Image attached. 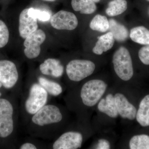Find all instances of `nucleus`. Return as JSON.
Returning a JSON list of instances; mask_svg holds the SVG:
<instances>
[{
    "label": "nucleus",
    "mask_w": 149,
    "mask_h": 149,
    "mask_svg": "<svg viewBox=\"0 0 149 149\" xmlns=\"http://www.w3.org/2000/svg\"><path fill=\"white\" fill-rule=\"evenodd\" d=\"M147 1H149V0H147Z\"/></svg>",
    "instance_id": "nucleus-33"
},
{
    "label": "nucleus",
    "mask_w": 149,
    "mask_h": 149,
    "mask_svg": "<svg viewBox=\"0 0 149 149\" xmlns=\"http://www.w3.org/2000/svg\"><path fill=\"white\" fill-rule=\"evenodd\" d=\"M3 86L2 84V83L0 82V88H1L2 86ZM1 93H0V97L1 96Z\"/></svg>",
    "instance_id": "nucleus-30"
},
{
    "label": "nucleus",
    "mask_w": 149,
    "mask_h": 149,
    "mask_svg": "<svg viewBox=\"0 0 149 149\" xmlns=\"http://www.w3.org/2000/svg\"><path fill=\"white\" fill-rule=\"evenodd\" d=\"M45 1H48L53 2L55 0H45Z\"/></svg>",
    "instance_id": "nucleus-31"
},
{
    "label": "nucleus",
    "mask_w": 149,
    "mask_h": 149,
    "mask_svg": "<svg viewBox=\"0 0 149 149\" xmlns=\"http://www.w3.org/2000/svg\"><path fill=\"white\" fill-rule=\"evenodd\" d=\"M63 114L60 109L53 104H46L33 115L32 122L40 127L61 122Z\"/></svg>",
    "instance_id": "nucleus-5"
},
{
    "label": "nucleus",
    "mask_w": 149,
    "mask_h": 149,
    "mask_svg": "<svg viewBox=\"0 0 149 149\" xmlns=\"http://www.w3.org/2000/svg\"><path fill=\"white\" fill-rule=\"evenodd\" d=\"M112 63L114 72L120 81L127 82L132 79L134 74L133 61L126 48L120 47L115 52Z\"/></svg>",
    "instance_id": "nucleus-2"
},
{
    "label": "nucleus",
    "mask_w": 149,
    "mask_h": 149,
    "mask_svg": "<svg viewBox=\"0 0 149 149\" xmlns=\"http://www.w3.org/2000/svg\"><path fill=\"white\" fill-rule=\"evenodd\" d=\"M20 149H36L37 147L34 144L30 143H25L22 144L19 147Z\"/></svg>",
    "instance_id": "nucleus-28"
},
{
    "label": "nucleus",
    "mask_w": 149,
    "mask_h": 149,
    "mask_svg": "<svg viewBox=\"0 0 149 149\" xmlns=\"http://www.w3.org/2000/svg\"><path fill=\"white\" fill-rule=\"evenodd\" d=\"M84 134L79 130H69L63 133L54 142L53 149H77L82 146Z\"/></svg>",
    "instance_id": "nucleus-7"
},
{
    "label": "nucleus",
    "mask_w": 149,
    "mask_h": 149,
    "mask_svg": "<svg viewBox=\"0 0 149 149\" xmlns=\"http://www.w3.org/2000/svg\"><path fill=\"white\" fill-rule=\"evenodd\" d=\"M45 33L42 29H37L25 38L24 42L25 47L24 54L27 58H36L41 52V45L45 40Z\"/></svg>",
    "instance_id": "nucleus-9"
},
{
    "label": "nucleus",
    "mask_w": 149,
    "mask_h": 149,
    "mask_svg": "<svg viewBox=\"0 0 149 149\" xmlns=\"http://www.w3.org/2000/svg\"><path fill=\"white\" fill-rule=\"evenodd\" d=\"M40 70L43 74L58 78L63 74L64 68L58 60L49 58L40 65Z\"/></svg>",
    "instance_id": "nucleus-14"
},
{
    "label": "nucleus",
    "mask_w": 149,
    "mask_h": 149,
    "mask_svg": "<svg viewBox=\"0 0 149 149\" xmlns=\"http://www.w3.org/2000/svg\"><path fill=\"white\" fill-rule=\"evenodd\" d=\"M139 57L142 63L149 65V45L144 46L139 50Z\"/></svg>",
    "instance_id": "nucleus-26"
},
{
    "label": "nucleus",
    "mask_w": 149,
    "mask_h": 149,
    "mask_svg": "<svg viewBox=\"0 0 149 149\" xmlns=\"http://www.w3.org/2000/svg\"><path fill=\"white\" fill-rule=\"evenodd\" d=\"M127 9L126 0H112L109 3L106 13L109 16H117L123 13Z\"/></svg>",
    "instance_id": "nucleus-21"
},
{
    "label": "nucleus",
    "mask_w": 149,
    "mask_h": 149,
    "mask_svg": "<svg viewBox=\"0 0 149 149\" xmlns=\"http://www.w3.org/2000/svg\"><path fill=\"white\" fill-rule=\"evenodd\" d=\"M38 80L39 84L51 95L56 97L62 93V87L59 83L42 77H39Z\"/></svg>",
    "instance_id": "nucleus-20"
},
{
    "label": "nucleus",
    "mask_w": 149,
    "mask_h": 149,
    "mask_svg": "<svg viewBox=\"0 0 149 149\" xmlns=\"http://www.w3.org/2000/svg\"><path fill=\"white\" fill-rule=\"evenodd\" d=\"M90 27L91 29L95 31L106 32L109 29V20L106 16L97 15L91 20Z\"/></svg>",
    "instance_id": "nucleus-23"
},
{
    "label": "nucleus",
    "mask_w": 149,
    "mask_h": 149,
    "mask_svg": "<svg viewBox=\"0 0 149 149\" xmlns=\"http://www.w3.org/2000/svg\"><path fill=\"white\" fill-rule=\"evenodd\" d=\"M110 32L112 33L115 40L118 42H123L127 39L128 32L126 27L114 19L109 20Z\"/></svg>",
    "instance_id": "nucleus-19"
},
{
    "label": "nucleus",
    "mask_w": 149,
    "mask_h": 149,
    "mask_svg": "<svg viewBox=\"0 0 149 149\" xmlns=\"http://www.w3.org/2000/svg\"><path fill=\"white\" fill-rule=\"evenodd\" d=\"M96 106L100 113L110 118L116 119L119 116L115 100L114 91H107Z\"/></svg>",
    "instance_id": "nucleus-12"
},
{
    "label": "nucleus",
    "mask_w": 149,
    "mask_h": 149,
    "mask_svg": "<svg viewBox=\"0 0 149 149\" xmlns=\"http://www.w3.org/2000/svg\"><path fill=\"white\" fill-rule=\"evenodd\" d=\"M148 14H149V10H148Z\"/></svg>",
    "instance_id": "nucleus-32"
},
{
    "label": "nucleus",
    "mask_w": 149,
    "mask_h": 149,
    "mask_svg": "<svg viewBox=\"0 0 149 149\" xmlns=\"http://www.w3.org/2000/svg\"><path fill=\"white\" fill-rule=\"evenodd\" d=\"M111 142L104 138L99 139L93 147V148L96 149H111Z\"/></svg>",
    "instance_id": "nucleus-27"
},
{
    "label": "nucleus",
    "mask_w": 149,
    "mask_h": 149,
    "mask_svg": "<svg viewBox=\"0 0 149 149\" xmlns=\"http://www.w3.org/2000/svg\"><path fill=\"white\" fill-rule=\"evenodd\" d=\"M48 97L47 92L39 83L32 84L24 103L25 110L27 113L33 115L45 105Z\"/></svg>",
    "instance_id": "nucleus-4"
},
{
    "label": "nucleus",
    "mask_w": 149,
    "mask_h": 149,
    "mask_svg": "<svg viewBox=\"0 0 149 149\" xmlns=\"http://www.w3.org/2000/svg\"><path fill=\"white\" fill-rule=\"evenodd\" d=\"M130 149H149V136L139 134L132 136L128 141Z\"/></svg>",
    "instance_id": "nucleus-22"
},
{
    "label": "nucleus",
    "mask_w": 149,
    "mask_h": 149,
    "mask_svg": "<svg viewBox=\"0 0 149 149\" xmlns=\"http://www.w3.org/2000/svg\"><path fill=\"white\" fill-rule=\"evenodd\" d=\"M136 118L142 127L149 126V95L144 97L140 102Z\"/></svg>",
    "instance_id": "nucleus-16"
},
{
    "label": "nucleus",
    "mask_w": 149,
    "mask_h": 149,
    "mask_svg": "<svg viewBox=\"0 0 149 149\" xmlns=\"http://www.w3.org/2000/svg\"><path fill=\"white\" fill-rule=\"evenodd\" d=\"M71 5L75 11L84 14H91L97 9L95 4L92 0H72Z\"/></svg>",
    "instance_id": "nucleus-18"
},
{
    "label": "nucleus",
    "mask_w": 149,
    "mask_h": 149,
    "mask_svg": "<svg viewBox=\"0 0 149 149\" xmlns=\"http://www.w3.org/2000/svg\"><path fill=\"white\" fill-rule=\"evenodd\" d=\"M18 78V71L14 63L8 60L0 61V82L4 88H13Z\"/></svg>",
    "instance_id": "nucleus-11"
},
{
    "label": "nucleus",
    "mask_w": 149,
    "mask_h": 149,
    "mask_svg": "<svg viewBox=\"0 0 149 149\" xmlns=\"http://www.w3.org/2000/svg\"><path fill=\"white\" fill-rule=\"evenodd\" d=\"M95 69V64L91 61L74 59L67 65L66 72L70 80L77 83L90 77Z\"/></svg>",
    "instance_id": "nucleus-3"
},
{
    "label": "nucleus",
    "mask_w": 149,
    "mask_h": 149,
    "mask_svg": "<svg viewBox=\"0 0 149 149\" xmlns=\"http://www.w3.org/2000/svg\"><path fill=\"white\" fill-rule=\"evenodd\" d=\"M28 14L29 16L38 19L41 21H47L51 18V14L48 12L37 9L28 8Z\"/></svg>",
    "instance_id": "nucleus-24"
},
{
    "label": "nucleus",
    "mask_w": 149,
    "mask_h": 149,
    "mask_svg": "<svg viewBox=\"0 0 149 149\" xmlns=\"http://www.w3.org/2000/svg\"><path fill=\"white\" fill-rule=\"evenodd\" d=\"M109 84L100 78H93L86 81L81 86L79 98L84 107H95L109 90Z\"/></svg>",
    "instance_id": "nucleus-1"
},
{
    "label": "nucleus",
    "mask_w": 149,
    "mask_h": 149,
    "mask_svg": "<svg viewBox=\"0 0 149 149\" xmlns=\"http://www.w3.org/2000/svg\"><path fill=\"white\" fill-rule=\"evenodd\" d=\"M9 32L8 28L2 20H0V48L4 47L8 43Z\"/></svg>",
    "instance_id": "nucleus-25"
},
{
    "label": "nucleus",
    "mask_w": 149,
    "mask_h": 149,
    "mask_svg": "<svg viewBox=\"0 0 149 149\" xmlns=\"http://www.w3.org/2000/svg\"><path fill=\"white\" fill-rule=\"evenodd\" d=\"M95 3H98L100 1V0H92Z\"/></svg>",
    "instance_id": "nucleus-29"
},
{
    "label": "nucleus",
    "mask_w": 149,
    "mask_h": 149,
    "mask_svg": "<svg viewBox=\"0 0 149 149\" xmlns=\"http://www.w3.org/2000/svg\"><path fill=\"white\" fill-rule=\"evenodd\" d=\"M114 96L119 116L125 120H134L136 118L137 109L129 100L126 92L114 91Z\"/></svg>",
    "instance_id": "nucleus-8"
},
{
    "label": "nucleus",
    "mask_w": 149,
    "mask_h": 149,
    "mask_svg": "<svg viewBox=\"0 0 149 149\" xmlns=\"http://www.w3.org/2000/svg\"><path fill=\"white\" fill-rule=\"evenodd\" d=\"M130 37L135 42L145 45H149V30L144 26H138L131 29Z\"/></svg>",
    "instance_id": "nucleus-17"
},
{
    "label": "nucleus",
    "mask_w": 149,
    "mask_h": 149,
    "mask_svg": "<svg viewBox=\"0 0 149 149\" xmlns=\"http://www.w3.org/2000/svg\"><path fill=\"white\" fill-rule=\"evenodd\" d=\"M51 24L53 27L58 30H72L78 25V20L72 13L61 10L55 14L51 19Z\"/></svg>",
    "instance_id": "nucleus-10"
},
{
    "label": "nucleus",
    "mask_w": 149,
    "mask_h": 149,
    "mask_svg": "<svg viewBox=\"0 0 149 149\" xmlns=\"http://www.w3.org/2000/svg\"><path fill=\"white\" fill-rule=\"evenodd\" d=\"M13 108L10 102L0 99V137H8L13 132Z\"/></svg>",
    "instance_id": "nucleus-6"
},
{
    "label": "nucleus",
    "mask_w": 149,
    "mask_h": 149,
    "mask_svg": "<svg viewBox=\"0 0 149 149\" xmlns=\"http://www.w3.org/2000/svg\"><path fill=\"white\" fill-rule=\"evenodd\" d=\"M115 40L111 32L99 37L95 45L93 48V52L95 54L100 55L104 52H107L113 47Z\"/></svg>",
    "instance_id": "nucleus-15"
},
{
    "label": "nucleus",
    "mask_w": 149,
    "mask_h": 149,
    "mask_svg": "<svg viewBox=\"0 0 149 149\" xmlns=\"http://www.w3.org/2000/svg\"><path fill=\"white\" fill-rule=\"evenodd\" d=\"M28 10V8L23 10L19 16V32L20 37L24 39L35 32L38 28L37 19L29 16Z\"/></svg>",
    "instance_id": "nucleus-13"
}]
</instances>
